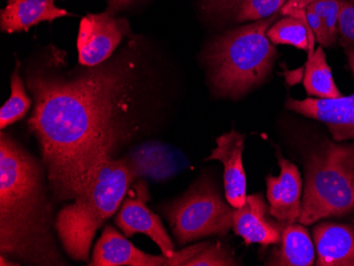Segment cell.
<instances>
[{
  "label": "cell",
  "instance_id": "obj_1",
  "mask_svg": "<svg viewBox=\"0 0 354 266\" xmlns=\"http://www.w3.org/2000/svg\"><path fill=\"white\" fill-rule=\"evenodd\" d=\"M62 73L30 69L35 97L29 130L39 144L55 200H71L87 191L103 164L139 131L136 53Z\"/></svg>",
  "mask_w": 354,
  "mask_h": 266
},
{
  "label": "cell",
  "instance_id": "obj_2",
  "mask_svg": "<svg viewBox=\"0 0 354 266\" xmlns=\"http://www.w3.org/2000/svg\"><path fill=\"white\" fill-rule=\"evenodd\" d=\"M44 169L9 135L0 137V250L35 265H65L51 231Z\"/></svg>",
  "mask_w": 354,
  "mask_h": 266
},
{
  "label": "cell",
  "instance_id": "obj_3",
  "mask_svg": "<svg viewBox=\"0 0 354 266\" xmlns=\"http://www.w3.org/2000/svg\"><path fill=\"white\" fill-rule=\"evenodd\" d=\"M278 19L280 13L228 30L209 44L205 61L218 96L240 98L268 79L277 50L266 32Z\"/></svg>",
  "mask_w": 354,
  "mask_h": 266
},
{
  "label": "cell",
  "instance_id": "obj_4",
  "mask_svg": "<svg viewBox=\"0 0 354 266\" xmlns=\"http://www.w3.org/2000/svg\"><path fill=\"white\" fill-rule=\"evenodd\" d=\"M136 176L124 158L103 164L86 192L62 208L55 230L64 249L77 261H87L95 232L122 204Z\"/></svg>",
  "mask_w": 354,
  "mask_h": 266
},
{
  "label": "cell",
  "instance_id": "obj_5",
  "mask_svg": "<svg viewBox=\"0 0 354 266\" xmlns=\"http://www.w3.org/2000/svg\"><path fill=\"white\" fill-rule=\"evenodd\" d=\"M354 211V144L325 139L306 155L301 211L309 226Z\"/></svg>",
  "mask_w": 354,
  "mask_h": 266
},
{
  "label": "cell",
  "instance_id": "obj_6",
  "mask_svg": "<svg viewBox=\"0 0 354 266\" xmlns=\"http://www.w3.org/2000/svg\"><path fill=\"white\" fill-rule=\"evenodd\" d=\"M180 245L232 229L234 208L225 202L209 178H200L180 198L162 207Z\"/></svg>",
  "mask_w": 354,
  "mask_h": 266
},
{
  "label": "cell",
  "instance_id": "obj_7",
  "mask_svg": "<svg viewBox=\"0 0 354 266\" xmlns=\"http://www.w3.org/2000/svg\"><path fill=\"white\" fill-rule=\"evenodd\" d=\"M130 35L127 19L106 11L88 14L80 23L77 51L80 65L86 67L102 64L116 50L125 35Z\"/></svg>",
  "mask_w": 354,
  "mask_h": 266
},
{
  "label": "cell",
  "instance_id": "obj_8",
  "mask_svg": "<svg viewBox=\"0 0 354 266\" xmlns=\"http://www.w3.org/2000/svg\"><path fill=\"white\" fill-rule=\"evenodd\" d=\"M132 188L121 204L115 223L124 232L125 237L145 234L159 246L162 255L173 257L176 250L172 239L165 229L160 218L147 206L150 200L148 184L146 180H140Z\"/></svg>",
  "mask_w": 354,
  "mask_h": 266
},
{
  "label": "cell",
  "instance_id": "obj_9",
  "mask_svg": "<svg viewBox=\"0 0 354 266\" xmlns=\"http://www.w3.org/2000/svg\"><path fill=\"white\" fill-rule=\"evenodd\" d=\"M290 111L324 123L336 142L354 140V93L336 99L288 98Z\"/></svg>",
  "mask_w": 354,
  "mask_h": 266
},
{
  "label": "cell",
  "instance_id": "obj_10",
  "mask_svg": "<svg viewBox=\"0 0 354 266\" xmlns=\"http://www.w3.org/2000/svg\"><path fill=\"white\" fill-rule=\"evenodd\" d=\"M286 223L278 221L270 213V206L263 194L248 196L244 205L234 209L232 230L245 242V245L258 243L263 247L279 245Z\"/></svg>",
  "mask_w": 354,
  "mask_h": 266
},
{
  "label": "cell",
  "instance_id": "obj_11",
  "mask_svg": "<svg viewBox=\"0 0 354 266\" xmlns=\"http://www.w3.org/2000/svg\"><path fill=\"white\" fill-rule=\"evenodd\" d=\"M123 158L136 178L153 182L170 180L189 166L188 158L180 149L160 142H143Z\"/></svg>",
  "mask_w": 354,
  "mask_h": 266
},
{
  "label": "cell",
  "instance_id": "obj_12",
  "mask_svg": "<svg viewBox=\"0 0 354 266\" xmlns=\"http://www.w3.org/2000/svg\"><path fill=\"white\" fill-rule=\"evenodd\" d=\"M280 167L279 176L266 178V198L270 202L272 216L291 224L297 222L301 211L302 180L297 166L282 156L280 149L276 151Z\"/></svg>",
  "mask_w": 354,
  "mask_h": 266
},
{
  "label": "cell",
  "instance_id": "obj_13",
  "mask_svg": "<svg viewBox=\"0 0 354 266\" xmlns=\"http://www.w3.org/2000/svg\"><path fill=\"white\" fill-rule=\"evenodd\" d=\"M245 136L232 130L216 138V148L205 162L218 160L224 164L225 198L234 209L242 207L245 202L246 174L243 167Z\"/></svg>",
  "mask_w": 354,
  "mask_h": 266
},
{
  "label": "cell",
  "instance_id": "obj_14",
  "mask_svg": "<svg viewBox=\"0 0 354 266\" xmlns=\"http://www.w3.org/2000/svg\"><path fill=\"white\" fill-rule=\"evenodd\" d=\"M89 265L172 266V259L165 255L143 253L113 226L107 225L93 248Z\"/></svg>",
  "mask_w": 354,
  "mask_h": 266
},
{
  "label": "cell",
  "instance_id": "obj_15",
  "mask_svg": "<svg viewBox=\"0 0 354 266\" xmlns=\"http://www.w3.org/2000/svg\"><path fill=\"white\" fill-rule=\"evenodd\" d=\"M315 265L354 266V226L320 222L313 227Z\"/></svg>",
  "mask_w": 354,
  "mask_h": 266
},
{
  "label": "cell",
  "instance_id": "obj_16",
  "mask_svg": "<svg viewBox=\"0 0 354 266\" xmlns=\"http://www.w3.org/2000/svg\"><path fill=\"white\" fill-rule=\"evenodd\" d=\"M66 15V10L55 7V0H8L7 7L0 11V28L8 33L28 31L41 21Z\"/></svg>",
  "mask_w": 354,
  "mask_h": 266
},
{
  "label": "cell",
  "instance_id": "obj_17",
  "mask_svg": "<svg viewBox=\"0 0 354 266\" xmlns=\"http://www.w3.org/2000/svg\"><path fill=\"white\" fill-rule=\"evenodd\" d=\"M279 249L270 254L266 265L311 266L315 264L316 249L309 229L302 224H286Z\"/></svg>",
  "mask_w": 354,
  "mask_h": 266
},
{
  "label": "cell",
  "instance_id": "obj_18",
  "mask_svg": "<svg viewBox=\"0 0 354 266\" xmlns=\"http://www.w3.org/2000/svg\"><path fill=\"white\" fill-rule=\"evenodd\" d=\"M286 3V0H203V9L218 19L246 23L280 13Z\"/></svg>",
  "mask_w": 354,
  "mask_h": 266
},
{
  "label": "cell",
  "instance_id": "obj_19",
  "mask_svg": "<svg viewBox=\"0 0 354 266\" xmlns=\"http://www.w3.org/2000/svg\"><path fill=\"white\" fill-rule=\"evenodd\" d=\"M302 83L310 97L317 99H336L343 97V93L334 81L331 67L328 64L323 46H319L308 57Z\"/></svg>",
  "mask_w": 354,
  "mask_h": 266
},
{
  "label": "cell",
  "instance_id": "obj_20",
  "mask_svg": "<svg viewBox=\"0 0 354 266\" xmlns=\"http://www.w3.org/2000/svg\"><path fill=\"white\" fill-rule=\"evenodd\" d=\"M19 61L11 77V96L0 109V129L5 130L9 125L23 119L29 112L32 100L26 93L25 84L19 75Z\"/></svg>",
  "mask_w": 354,
  "mask_h": 266
},
{
  "label": "cell",
  "instance_id": "obj_21",
  "mask_svg": "<svg viewBox=\"0 0 354 266\" xmlns=\"http://www.w3.org/2000/svg\"><path fill=\"white\" fill-rule=\"evenodd\" d=\"M234 265H240V264L236 261L232 250L227 246L222 245L220 242H216V244L209 243L206 247L203 248L184 264V266Z\"/></svg>",
  "mask_w": 354,
  "mask_h": 266
},
{
  "label": "cell",
  "instance_id": "obj_22",
  "mask_svg": "<svg viewBox=\"0 0 354 266\" xmlns=\"http://www.w3.org/2000/svg\"><path fill=\"white\" fill-rule=\"evenodd\" d=\"M345 0H314L310 7L323 21L332 47L339 41V21Z\"/></svg>",
  "mask_w": 354,
  "mask_h": 266
},
{
  "label": "cell",
  "instance_id": "obj_23",
  "mask_svg": "<svg viewBox=\"0 0 354 266\" xmlns=\"http://www.w3.org/2000/svg\"><path fill=\"white\" fill-rule=\"evenodd\" d=\"M339 43L345 53H354V3L345 0L339 21Z\"/></svg>",
  "mask_w": 354,
  "mask_h": 266
},
{
  "label": "cell",
  "instance_id": "obj_24",
  "mask_svg": "<svg viewBox=\"0 0 354 266\" xmlns=\"http://www.w3.org/2000/svg\"><path fill=\"white\" fill-rule=\"evenodd\" d=\"M135 0H109V8L107 11L111 12V13H116L119 10L123 9L127 6L131 5L134 3Z\"/></svg>",
  "mask_w": 354,
  "mask_h": 266
},
{
  "label": "cell",
  "instance_id": "obj_25",
  "mask_svg": "<svg viewBox=\"0 0 354 266\" xmlns=\"http://www.w3.org/2000/svg\"><path fill=\"white\" fill-rule=\"evenodd\" d=\"M346 55H347L348 64H349L352 75H353L354 77V53L348 51V53H346Z\"/></svg>",
  "mask_w": 354,
  "mask_h": 266
},
{
  "label": "cell",
  "instance_id": "obj_26",
  "mask_svg": "<svg viewBox=\"0 0 354 266\" xmlns=\"http://www.w3.org/2000/svg\"><path fill=\"white\" fill-rule=\"evenodd\" d=\"M0 265H8V266H13V265H19V263H16V262L10 261L8 259V257H6L5 255L0 256Z\"/></svg>",
  "mask_w": 354,
  "mask_h": 266
},
{
  "label": "cell",
  "instance_id": "obj_27",
  "mask_svg": "<svg viewBox=\"0 0 354 266\" xmlns=\"http://www.w3.org/2000/svg\"><path fill=\"white\" fill-rule=\"evenodd\" d=\"M351 1H354V0H351Z\"/></svg>",
  "mask_w": 354,
  "mask_h": 266
}]
</instances>
